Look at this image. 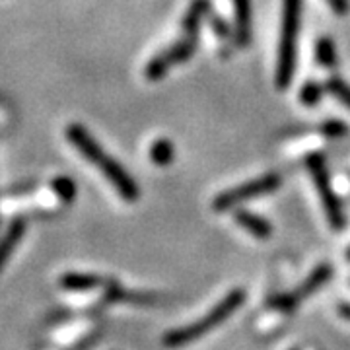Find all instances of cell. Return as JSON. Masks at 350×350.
I'll return each mask as SVG.
<instances>
[{"label":"cell","mask_w":350,"mask_h":350,"mask_svg":"<svg viewBox=\"0 0 350 350\" xmlns=\"http://www.w3.org/2000/svg\"><path fill=\"white\" fill-rule=\"evenodd\" d=\"M66 140L75 146L76 150L80 152V156L96 165L101 174L105 175V179L113 185V189L126 200V202H135L140 195L137 181L129 175L125 167L117 160H113L107 152L101 148V144L92 137V133L86 126L80 123H70L66 126Z\"/></svg>","instance_id":"6da1fadb"},{"label":"cell","mask_w":350,"mask_h":350,"mask_svg":"<svg viewBox=\"0 0 350 350\" xmlns=\"http://www.w3.org/2000/svg\"><path fill=\"white\" fill-rule=\"evenodd\" d=\"M243 301H245V292L241 288H236V290L228 292L224 298L218 301L206 315H202L200 319H197V321H193V323H189L185 327L167 331L163 335V345L167 349L187 347L191 342H195L197 338L204 337L206 333H211L220 323H224L228 317L234 315V312L238 310L239 306H243Z\"/></svg>","instance_id":"7a4b0ae2"},{"label":"cell","mask_w":350,"mask_h":350,"mask_svg":"<svg viewBox=\"0 0 350 350\" xmlns=\"http://www.w3.org/2000/svg\"><path fill=\"white\" fill-rule=\"evenodd\" d=\"M300 14L301 0H284L275 75L276 86L280 90L292 84V76L296 68V41H298V29H300Z\"/></svg>","instance_id":"3957f363"},{"label":"cell","mask_w":350,"mask_h":350,"mask_svg":"<svg viewBox=\"0 0 350 350\" xmlns=\"http://www.w3.org/2000/svg\"><path fill=\"white\" fill-rule=\"evenodd\" d=\"M306 163L310 167V174H312L315 189L319 193V199H321V204H323V211H325L327 220H329L331 228H335V230L345 228V224H347L345 211H342V204H340V199L335 193V189L331 187V179H329V172H327L323 156L312 154Z\"/></svg>","instance_id":"277c9868"},{"label":"cell","mask_w":350,"mask_h":350,"mask_svg":"<svg viewBox=\"0 0 350 350\" xmlns=\"http://www.w3.org/2000/svg\"><path fill=\"white\" fill-rule=\"evenodd\" d=\"M331 276H333V267L331 265H327V262L317 265L312 273L306 276V280L301 284H298L288 294H276L273 298H269L267 306L271 310H275V312H292V310H296L300 306L301 301L308 300L312 294H315L317 290H321V288L325 286L327 282L331 280Z\"/></svg>","instance_id":"5b68a950"},{"label":"cell","mask_w":350,"mask_h":350,"mask_svg":"<svg viewBox=\"0 0 350 350\" xmlns=\"http://www.w3.org/2000/svg\"><path fill=\"white\" fill-rule=\"evenodd\" d=\"M282 183V177L278 174H265L257 179H251L243 185H238V187L230 189V191H224L220 193L213 202V208L216 213H226L234 206H238L245 200L255 199V197H261V195H267V193H273L276 189L280 187Z\"/></svg>","instance_id":"8992f818"},{"label":"cell","mask_w":350,"mask_h":350,"mask_svg":"<svg viewBox=\"0 0 350 350\" xmlns=\"http://www.w3.org/2000/svg\"><path fill=\"white\" fill-rule=\"evenodd\" d=\"M197 38L199 36H191L185 33V38L181 41H175L174 45H170L167 49H163L162 53H158L150 63L146 64L144 68V76L156 82L172 70V66L175 64L185 63L187 59L193 57V53L197 51Z\"/></svg>","instance_id":"52a82bcc"},{"label":"cell","mask_w":350,"mask_h":350,"mask_svg":"<svg viewBox=\"0 0 350 350\" xmlns=\"http://www.w3.org/2000/svg\"><path fill=\"white\" fill-rule=\"evenodd\" d=\"M25 230H27L25 218L18 216V218H14L12 222L8 224L6 232L2 234V238H0V273L4 271V267L12 259L14 251L20 245V241L24 239Z\"/></svg>","instance_id":"ba28073f"},{"label":"cell","mask_w":350,"mask_h":350,"mask_svg":"<svg viewBox=\"0 0 350 350\" xmlns=\"http://www.w3.org/2000/svg\"><path fill=\"white\" fill-rule=\"evenodd\" d=\"M236 224L247 230L251 236L257 239H269L273 236V224L267 218H262L257 213H251V211H238Z\"/></svg>","instance_id":"9c48e42d"},{"label":"cell","mask_w":350,"mask_h":350,"mask_svg":"<svg viewBox=\"0 0 350 350\" xmlns=\"http://www.w3.org/2000/svg\"><path fill=\"white\" fill-rule=\"evenodd\" d=\"M59 284L68 292H86L94 288L107 284L101 276L92 275V273H64L59 280Z\"/></svg>","instance_id":"30bf717a"},{"label":"cell","mask_w":350,"mask_h":350,"mask_svg":"<svg viewBox=\"0 0 350 350\" xmlns=\"http://www.w3.org/2000/svg\"><path fill=\"white\" fill-rule=\"evenodd\" d=\"M234 16L238 45L245 47L251 39V0H234Z\"/></svg>","instance_id":"8fae6325"},{"label":"cell","mask_w":350,"mask_h":350,"mask_svg":"<svg viewBox=\"0 0 350 350\" xmlns=\"http://www.w3.org/2000/svg\"><path fill=\"white\" fill-rule=\"evenodd\" d=\"M208 8H211L208 0H193V2L189 4L185 16H183V22H181L183 31H185V33H191V36H199L200 22L204 20Z\"/></svg>","instance_id":"7c38bea8"},{"label":"cell","mask_w":350,"mask_h":350,"mask_svg":"<svg viewBox=\"0 0 350 350\" xmlns=\"http://www.w3.org/2000/svg\"><path fill=\"white\" fill-rule=\"evenodd\" d=\"M315 61L323 68H333L337 64V47L333 39L319 38L315 43Z\"/></svg>","instance_id":"4fadbf2b"},{"label":"cell","mask_w":350,"mask_h":350,"mask_svg":"<svg viewBox=\"0 0 350 350\" xmlns=\"http://www.w3.org/2000/svg\"><path fill=\"white\" fill-rule=\"evenodd\" d=\"M175 150L174 144L167 138H158L150 148V160L156 165H170L174 162Z\"/></svg>","instance_id":"5bb4252c"},{"label":"cell","mask_w":350,"mask_h":350,"mask_svg":"<svg viewBox=\"0 0 350 350\" xmlns=\"http://www.w3.org/2000/svg\"><path fill=\"white\" fill-rule=\"evenodd\" d=\"M51 189H53V193L63 200V202H72V200H75L76 185L70 177H64V175L55 177V179L51 181Z\"/></svg>","instance_id":"9a60e30c"},{"label":"cell","mask_w":350,"mask_h":350,"mask_svg":"<svg viewBox=\"0 0 350 350\" xmlns=\"http://www.w3.org/2000/svg\"><path fill=\"white\" fill-rule=\"evenodd\" d=\"M325 90L333 98H337L342 105H347L350 109V86L342 78H337V76L329 78L325 82Z\"/></svg>","instance_id":"2e32d148"},{"label":"cell","mask_w":350,"mask_h":350,"mask_svg":"<svg viewBox=\"0 0 350 350\" xmlns=\"http://www.w3.org/2000/svg\"><path fill=\"white\" fill-rule=\"evenodd\" d=\"M323 90L325 88L321 86V84H317V82H308V84H304L300 92V101L304 105H308V107H313V105H317L321 98H323Z\"/></svg>","instance_id":"e0dca14e"},{"label":"cell","mask_w":350,"mask_h":350,"mask_svg":"<svg viewBox=\"0 0 350 350\" xmlns=\"http://www.w3.org/2000/svg\"><path fill=\"white\" fill-rule=\"evenodd\" d=\"M321 135H325L327 138H342L349 135V125L345 121L338 119H329L321 125Z\"/></svg>","instance_id":"ac0fdd59"},{"label":"cell","mask_w":350,"mask_h":350,"mask_svg":"<svg viewBox=\"0 0 350 350\" xmlns=\"http://www.w3.org/2000/svg\"><path fill=\"white\" fill-rule=\"evenodd\" d=\"M327 2H329V6L337 14H347L350 10L349 0H327Z\"/></svg>","instance_id":"d6986e66"},{"label":"cell","mask_w":350,"mask_h":350,"mask_svg":"<svg viewBox=\"0 0 350 350\" xmlns=\"http://www.w3.org/2000/svg\"><path fill=\"white\" fill-rule=\"evenodd\" d=\"M213 25H214V29H216V33H218L220 38H226V36L230 33V27H228V24H224L222 20H214Z\"/></svg>","instance_id":"ffe728a7"},{"label":"cell","mask_w":350,"mask_h":350,"mask_svg":"<svg viewBox=\"0 0 350 350\" xmlns=\"http://www.w3.org/2000/svg\"><path fill=\"white\" fill-rule=\"evenodd\" d=\"M338 315H340L342 319L350 321V304L349 301H340V304H338Z\"/></svg>","instance_id":"44dd1931"},{"label":"cell","mask_w":350,"mask_h":350,"mask_svg":"<svg viewBox=\"0 0 350 350\" xmlns=\"http://www.w3.org/2000/svg\"><path fill=\"white\" fill-rule=\"evenodd\" d=\"M347 259H349V261H350V247H349V251H347Z\"/></svg>","instance_id":"7402d4cb"},{"label":"cell","mask_w":350,"mask_h":350,"mask_svg":"<svg viewBox=\"0 0 350 350\" xmlns=\"http://www.w3.org/2000/svg\"><path fill=\"white\" fill-rule=\"evenodd\" d=\"M294 350H298V349H294Z\"/></svg>","instance_id":"603a6c76"}]
</instances>
